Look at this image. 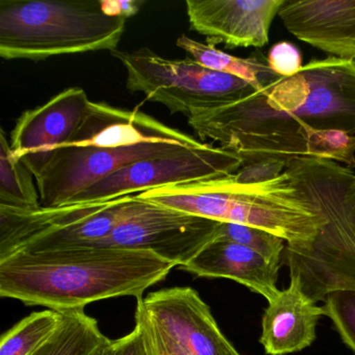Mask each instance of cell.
<instances>
[{
  "label": "cell",
  "mask_w": 355,
  "mask_h": 355,
  "mask_svg": "<svg viewBox=\"0 0 355 355\" xmlns=\"http://www.w3.org/2000/svg\"><path fill=\"white\" fill-rule=\"evenodd\" d=\"M182 147L189 146L172 141H151L119 148L61 147L36 178L41 207L67 205L76 195L124 166L170 155Z\"/></svg>",
  "instance_id": "9c48e42d"
},
{
  "label": "cell",
  "mask_w": 355,
  "mask_h": 355,
  "mask_svg": "<svg viewBox=\"0 0 355 355\" xmlns=\"http://www.w3.org/2000/svg\"><path fill=\"white\" fill-rule=\"evenodd\" d=\"M34 174L13 155L9 137L0 130V207L34 211L41 207Z\"/></svg>",
  "instance_id": "ffe728a7"
},
{
  "label": "cell",
  "mask_w": 355,
  "mask_h": 355,
  "mask_svg": "<svg viewBox=\"0 0 355 355\" xmlns=\"http://www.w3.org/2000/svg\"><path fill=\"white\" fill-rule=\"evenodd\" d=\"M126 19L107 15L101 0H1L0 55L43 61L55 55L115 51Z\"/></svg>",
  "instance_id": "277c9868"
},
{
  "label": "cell",
  "mask_w": 355,
  "mask_h": 355,
  "mask_svg": "<svg viewBox=\"0 0 355 355\" xmlns=\"http://www.w3.org/2000/svg\"><path fill=\"white\" fill-rule=\"evenodd\" d=\"M288 163L282 159H267L244 164L236 173L234 178L243 184H261L271 182L279 178Z\"/></svg>",
  "instance_id": "4316f807"
},
{
  "label": "cell",
  "mask_w": 355,
  "mask_h": 355,
  "mask_svg": "<svg viewBox=\"0 0 355 355\" xmlns=\"http://www.w3.org/2000/svg\"><path fill=\"white\" fill-rule=\"evenodd\" d=\"M176 45L203 67L248 80L259 90L280 78L268 65L267 58L259 53L248 58L234 57L215 45L198 42L184 35L178 39Z\"/></svg>",
  "instance_id": "ac0fdd59"
},
{
  "label": "cell",
  "mask_w": 355,
  "mask_h": 355,
  "mask_svg": "<svg viewBox=\"0 0 355 355\" xmlns=\"http://www.w3.org/2000/svg\"><path fill=\"white\" fill-rule=\"evenodd\" d=\"M137 302L155 325L190 354L241 355L194 288L178 286L155 291Z\"/></svg>",
  "instance_id": "7c38bea8"
},
{
  "label": "cell",
  "mask_w": 355,
  "mask_h": 355,
  "mask_svg": "<svg viewBox=\"0 0 355 355\" xmlns=\"http://www.w3.org/2000/svg\"><path fill=\"white\" fill-rule=\"evenodd\" d=\"M111 53L125 69L130 92L142 93L188 119L259 90L248 80L207 69L192 59H165L147 47Z\"/></svg>",
  "instance_id": "5b68a950"
},
{
  "label": "cell",
  "mask_w": 355,
  "mask_h": 355,
  "mask_svg": "<svg viewBox=\"0 0 355 355\" xmlns=\"http://www.w3.org/2000/svg\"><path fill=\"white\" fill-rule=\"evenodd\" d=\"M141 199L221 223L266 230L288 247H305L326 219L286 171L271 182L243 184L234 174L140 193Z\"/></svg>",
  "instance_id": "3957f363"
},
{
  "label": "cell",
  "mask_w": 355,
  "mask_h": 355,
  "mask_svg": "<svg viewBox=\"0 0 355 355\" xmlns=\"http://www.w3.org/2000/svg\"><path fill=\"white\" fill-rule=\"evenodd\" d=\"M173 263L148 251L90 246L15 252L0 259V296L53 311L143 293L167 277Z\"/></svg>",
  "instance_id": "7a4b0ae2"
},
{
  "label": "cell",
  "mask_w": 355,
  "mask_h": 355,
  "mask_svg": "<svg viewBox=\"0 0 355 355\" xmlns=\"http://www.w3.org/2000/svg\"><path fill=\"white\" fill-rule=\"evenodd\" d=\"M324 317L329 318L343 342L355 353V290L336 288L322 297Z\"/></svg>",
  "instance_id": "cb8c5ba5"
},
{
  "label": "cell",
  "mask_w": 355,
  "mask_h": 355,
  "mask_svg": "<svg viewBox=\"0 0 355 355\" xmlns=\"http://www.w3.org/2000/svg\"><path fill=\"white\" fill-rule=\"evenodd\" d=\"M321 317L323 309L305 292L300 274L290 269L288 288L268 302L259 343L268 355L299 352L315 342Z\"/></svg>",
  "instance_id": "2e32d148"
},
{
  "label": "cell",
  "mask_w": 355,
  "mask_h": 355,
  "mask_svg": "<svg viewBox=\"0 0 355 355\" xmlns=\"http://www.w3.org/2000/svg\"><path fill=\"white\" fill-rule=\"evenodd\" d=\"M244 165L240 155L224 147H182L163 157L124 166L76 195L67 205L105 202L165 187L190 184L234 174Z\"/></svg>",
  "instance_id": "52a82bcc"
},
{
  "label": "cell",
  "mask_w": 355,
  "mask_h": 355,
  "mask_svg": "<svg viewBox=\"0 0 355 355\" xmlns=\"http://www.w3.org/2000/svg\"><path fill=\"white\" fill-rule=\"evenodd\" d=\"M284 0H187L191 28L209 44L261 47L269 42L270 28Z\"/></svg>",
  "instance_id": "4fadbf2b"
},
{
  "label": "cell",
  "mask_w": 355,
  "mask_h": 355,
  "mask_svg": "<svg viewBox=\"0 0 355 355\" xmlns=\"http://www.w3.org/2000/svg\"><path fill=\"white\" fill-rule=\"evenodd\" d=\"M268 65L282 78H291L302 69V55L298 47L282 41L276 43L269 51Z\"/></svg>",
  "instance_id": "484cf974"
},
{
  "label": "cell",
  "mask_w": 355,
  "mask_h": 355,
  "mask_svg": "<svg viewBox=\"0 0 355 355\" xmlns=\"http://www.w3.org/2000/svg\"><path fill=\"white\" fill-rule=\"evenodd\" d=\"M110 340L84 309L64 311L57 331L36 355H98Z\"/></svg>",
  "instance_id": "d6986e66"
},
{
  "label": "cell",
  "mask_w": 355,
  "mask_h": 355,
  "mask_svg": "<svg viewBox=\"0 0 355 355\" xmlns=\"http://www.w3.org/2000/svg\"><path fill=\"white\" fill-rule=\"evenodd\" d=\"M217 238L248 247L269 261L282 263L284 257V241L275 234L251 226L234 223H221L218 228Z\"/></svg>",
  "instance_id": "603a6c76"
},
{
  "label": "cell",
  "mask_w": 355,
  "mask_h": 355,
  "mask_svg": "<svg viewBox=\"0 0 355 355\" xmlns=\"http://www.w3.org/2000/svg\"><path fill=\"white\" fill-rule=\"evenodd\" d=\"M219 225L220 222L147 201L95 245L148 251L184 268L217 238Z\"/></svg>",
  "instance_id": "ba28073f"
},
{
  "label": "cell",
  "mask_w": 355,
  "mask_h": 355,
  "mask_svg": "<svg viewBox=\"0 0 355 355\" xmlns=\"http://www.w3.org/2000/svg\"><path fill=\"white\" fill-rule=\"evenodd\" d=\"M304 128L305 157L329 159L355 168V136L343 130Z\"/></svg>",
  "instance_id": "7402d4cb"
},
{
  "label": "cell",
  "mask_w": 355,
  "mask_h": 355,
  "mask_svg": "<svg viewBox=\"0 0 355 355\" xmlns=\"http://www.w3.org/2000/svg\"><path fill=\"white\" fill-rule=\"evenodd\" d=\"M323 215L326 223L318 238L296 249L291 261L315 302L336 288L355 290V226L350 209L338 201L326 207Z\"/></svg>",
  "instance_id": "30bf717a"
},
{
  "label": "cell",
  "mask_w": 355,
  "mask_h": 355,
  "mask_svg": "<svg viewBox=\"0 0 355 355\" xmlns=\"http://www.w3.org/2000/svg\"><path fill=\"white\" fill-rule=\"evenodd\" d=\"M110 343H111V340H110L105 346H103V348H101V352H99L98 355H107V348H109Z\"/></svg>",
  "instance_id": "4dcf8cb0"
},
{
  "label": "cell",
  "mask_w": 355,
  "mask_h": 355,
  "mask_svg": "<svg viewBox=\"0 0 355 355\" xmlns=\"http://www.w3.org/2000/svg\"><path fill=\"white\" fill-rule=\"evenodd\" d=\"M146 202L138 195H130L105 202L41 207L34 211L0 207V259L15 252L97 244Z\"/></svg>",
  "instance_id": "8992f818"
},
{
  "label": "cell",
  "mask_w": 355,
  "mask_h": 355,
  "mask_svg": "<svg viewBox=\"0 0 355 355\" xmlns=\"http://www.w3.org/2000/svg\"><path fill=\"white\" fill-rule=\"evenodd\" d=\"M278 16L299 40L355 61V0H284Z\"/></svg>",
  "instance_id": "5bb4252c"
},
{
  "label": "cell",
  "mask_w": 355,
  "mask_h": 355,
  "mask_svg": "<svg viewBox=\"0 0 355 355\" xmlns=\"http://www.w3.org/2000/svg\"><path fill=\"white\" fill-rule=\"evenodd\" d=\"M144 3L142 0H101V8L107 15L128 19L136 15Z\"/></svg>",
  "instance_id": "f1b7e54d"
},
{
  "label": "cell",
  "mask_w": 355,
  "mask_h": 355,
  "mask_svg": "<svg viewBox=\"0 0 355 355\" xmlns=\"http://www.w3.org/2000/svg\"><path fill=\"white\" fill-rule=\"evenodd\" d=\"M90 101L84 89L72 87L20 116L10 144L13 155L34 174L35 180L51 163L58 149L73 138Z\"/></svg>",
  "instance_id": "8fae6325"
},
{
  "label": "cell",
  "mask_w": 355,
  "mask_h": 355,
  "mask_svg": "<svg viewBox=\"0 0 355 355\" xmlns=\"http://www.w3.org/2000/svg\"><path fill=\"white\" fill-rule=\"evenodd\" d=\"M107 355H150L140 326L136 324L130 334L118 340H111Z\"/></svg>",
  "instance_id": "83f0119b"
},
{
  "label": "cell",
  "mask_w": 355,
  "mask_h": 355,
  "mask_svg": "<svg viewBox=\"0 0 355 355\" xmlns=\"http://www.w3.org/2000/svg\"><path fill=\"white\" fill-rule=\"evenodd\" d=\"M347 195H348L351 218H352L353 224L355 226V173L352 174V178H351L350 182H349Z\"/></svg>",
  "instance_id": "f546056e"
},
{
  "label": "cell",
  "mask_w": 355,
  "mask_h": 355,
  "mask_svg": "<svg viewBox=\"0 0 355 355\" xmlns=\"http://www.w3.org/2000/svg\"><path fill=\"white\" fill-rule=\"evenodd\" d=\"M151 141H172L189 147L202 144L138 110L128 111L90 101L80 128L66 146L119 148Z\"/></svg>",
  "instance_id": "9a60e30c"
},
{
  "label": "cell",
  "mask_w": 355,
  "mask_h": 355,
  "mask_svg": "<svg viewBox=\"0 0 355 355\" xmlns=\"http://www.w3.org/2000/svg\"><path fill=\"white\" fill-rule=\"evenodd\" d=\"M63 319V311L31 313L8 330L0 342V355H36L55 334Z\"/></svg>",
  "instance_id": "44dd1931"
},
{
  "label": "cell",
  "mask_w": 355,
  "mask_h": 355,
  "mask_svg": "<svg viewBox=\"0 0 355 355\" xmlns=\"http://www.w3.org/2000/svg\"><path fill=\"white\" fill-rule=\"evenodd\" d=\"M136 324L140 326L150 355H192L174 342L147 317L140 303L137 302Z\"/></svg>",
  "instance_id": "d4e9b609"
},
{
  "label": "cell",
  "mask_w": 355,
  "mask_h": 355,
  "mask_svg": "<svg viewBox=\"0 0 355 355\" xmlns=\"http://www.w3.org/2000/svg\"><path fill=\"white\" fill-rule=\"evenodd\" d=\"M279 268L248 247L216 238L182 269L199 277L234 280L270 302L279 293Z\"/></svg>",
  "instance_id": "e0dca14e"
},
{
  "label": "cell",
  "mask_w": 355,
  "mask_h": 355,
  "mask_svg": "<svg viewBox=\"0 0 355 355\" xmlns=\"http://www.w3.org/2000/svg\"><path fill=\"white\" fill-rule=\"evenodd\" d=\"M202 140L219 143L243 163L303 157L300 128L338 130L355 136V61L311 60L234 103L188 119Z\"/></svg>",
  "instance_id": "6da1fadb"
}]
</instances>
